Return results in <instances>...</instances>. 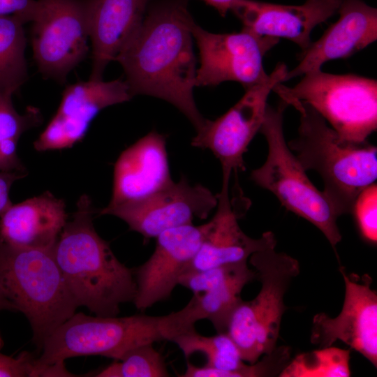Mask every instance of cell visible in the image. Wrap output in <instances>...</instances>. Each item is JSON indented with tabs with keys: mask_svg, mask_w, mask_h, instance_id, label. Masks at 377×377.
Listing matches in <instances>:
<instances>
[{
	"mask_svg": "<svg viewBox=\"0 0 377 377\" xmlns=\"http://www.w3.org/2000/svg\"><path fill=\"white\" fill-rule=\"evenodd\" d=\"M200 318L192 300L182 309L165 316H89L75 313L44 342L36 357L34 376L64 364L67 359L101 355L120 360L129 350L145 344L172 340L195 328Z\"/></svg>",
	"mask_w": 377,
	"mask_h": 377,
	"instance_id": "obj_3",
	"label": "cell"
},
{
	"mask_svg": "<svg viewBox=\"0 0 377 377\" xmlns=\"http://www.w3.org/2000/svg\"><path fill=\"white\" fill-rule=\"evenodd\" d=\"M288 105L283 100L267 105L260 132L267 142L264 164L252 171L251 179L271 191L288 210L304 218L325 236L335 250L341 240L338 215L323 191L313 186L283 133V113Z\"/></svg>",
	"mask_w": 377,
	"mask_h": 377,
	"instance_id": "obj_6",
	"label": "cell"
},
{
	"mask_svg": "<svg viewBox=\"0 0 377 377\" xmlns=\"http://www.w3.org/2000/svg\"><path fill=\"white\" fill-rule=\"evenodd\" d=\"M209 221L167 230L156 237L149 259L133 269L136 293L133 303L143 311L168 299L179 279L199 249L209 228Z\"/></svg>",
	"mask_w": 377,
	"mask_h": 377,
	"instance_id": "obj_15",
	"label": "cell"
},
{
	"mask_svg": "<svg viewBox=\"0 0 377 377\" xmlns=\"http://www.w3.org/2000/svg\"><path fill=\"white\" fill-rule=\"evenodd\" d=\"M350 350L332 346L297 355L290 360L280 377H348Z\"/></svg>",
	"mask_w": 377,
	"mask_h": 377,
	"instance_id": "obj_26",
	"label": "cell"
},
{
	"mask_svg": "<svg viewBox=\"0 0 377 377\" xmlns=\"http://www.w3.org/2000/svg\"><path fill=\"white\" fill-rule=\"evenodd\" d=\"M255 279V271L244 263L231 276L211 290L193 294L202 320H209L217 333L226 332L230 318L242 300V289Z\"/></svg>",
	"mask_w": 377,
	"mask_h": 377,
	"instance_id": "obj_23",
	"label": "cell"
},
{
	"mask_svg": "<svg viewBox=\"0 0 377 377\" xmlns=\"http://www.w3.org/2000/svg\"><path fill=\"white\" fill-rule=\"evenodd\" d=\"M26 172L0 171V215L10 206V191L15 182L26 176Z\"/></svg>",
	"mask_w": 377,
	"mask_h": 377,
	"instance_id": "obj_31",
	"label": "cell"
},
{
	"mask_svg": "<svg viewBox=\"0 0 377 377\" xmlns=\"http://www.w3.org/2000/svg\"><path fill=\"white\" fill-rule=\"evenodd\" d=\"M66 222L64 200L45 191L12 204L0 215V241L16 246L52 250Z\"/></svg>",
	"mask_w": 377,
	"mask_h": 377,
	"instance_id": "obj_20",
	"label": "cell"
},
{
	"mask_svg": "<svg viewBox=\"0 0 377 377\" xmlns=\"http://www.w3.org/2000/svg\"><path fill=\"white\" fill-rule=\"evenodd\" d=\"M337 13L339 19L302 52L298 64L288 71L284 82L321 69L329 61L348 58L376 40V8L362 0H340Z\"/></svg>",
	"mask_w": 377,
	"mask_h": 377,
	"instance_id": "obj_17",
	"label": "cell"
},
{
	"mask_svg": "<svg viewBox=\"0 0 377 377\" xmlns=\"http://www.w3.org/2000/svg\"><path fill=\"white\" fill-rule=\"evenodd\" d=\"M3 310H8L16 311L15 306L8 299L2 285L0 281V311ZM3 346V340L0 334V350Z\"/></svg>",
	"mask_w": 377,
	"mask_h": 377,
	"instance_id": "obj_33",
	"label": "cell"
},
{
	"mask_svg": "<svg viewBox=\"0 0 377 377\" xmlns=\"http://www.w3.org/2000/svg\"><path fill=\"white\" fill-rule=\"evenodd\" d=\"M92 202L82 195L53 248L56 261L77 306L95 316H117L120 305L133 302V269L115 256L93 223Z\"/></svg>",
	"mask_w": 377,
	"mask_h": 377,
	"instance_id": "obj_2",
	"label": "cell"
},
{
	"mask_svg": "<svg viewBox=\"0 0 377 377\" xmlns=\"http://www.w3.org/2000/svg\"><path fill=\"white\" fill-rule=\"evenodd\" d=\"M200 66L196 70L195 87L216 86L233 81L244 89L268 80L263 66L265 55L279 41L242 29L239 32L214 34L195 22L192 26Z\"/></svg>",
	"mask_w": 377,
	"mask_h": 377,
	"instance_id": "obj_11",
	"label": "cell"
},
{
	"mask_svg": "<svg viewBox=\"0 0 377 377\" xmlns=\"http://www.w3.org/2000/svg\"><path fill=\"white\" fill-rule=\"evenodd\" d=\"M288 70L278 64L267 80L245 89L244 96L215 120L206 119L191 145L209 149L219 159L223 175L245 170L244 155L263 124L267 99L276 86L284 82Z\"/></svg>",
	"mask_w": 377,
	"mask_h": 377,
	"instance_id": "obj_10",
	"label": "cell"
},
{
	"mask_svg": "<svg viewBox=\"0 0 377 377\" xmlns=\"http://www.w3.org/2000/svg\"><path fill=\"white\" fill-rule=\"evenodd\" d=\"M36 360V357L27 351L15 357L0 352V377L34 376Z\"/></svg>",
	"mask_w": 377,
	"mask_h": 377,
	"instance_id": "obj_29",
	"label": "cell"
},
{
	"mask_svg": "<svg viewBox=\"0 0 377 377\" xmlns=\"http://www.w3.org/2000/svg\"><path fill=\"white\" fill-rule=\"evenodd\" d=\"M23 21L17 15L0 16V94H13L28 77Z\"/></svg>",
	"mask_w": 377,
	"mask_h": 377,
	"instance_id": "obj_24",
	"label": "cell"
},
{
	"mask_svg": "<svg viewBox=\"0 0 377 377\" xmlns=\"http://www.w3.org/2000/svg\"><path fill=\"white\" fill-rule=\"evenodd\" d=\"M94 0H36L31 21L34 58L45 76L63 83L86 57Z\"/></svg>",
	"mask_w": 377,
	"mask_h": 377,
	"instance_id": "obj_9",
	"label": "cell"
},
{
	"mask_svg": "<svg viewBox=\"0 0 377 377\" xmlns=\"http://www.w3.org/2000/svg\"><path fill=\"white\" fill-rule=\"evenodd\" d=\"M150 0H94L90 31L89 80H101L114 59L141 25Z\"/></svg>",
	"mask_w": 377,
	"mask_h": 377,
	"instance_id": "obj_21",
	"label": "cell"
},
{
	"mask_svg": "<svg viewBox=\"0 0 377 377\" xmlns=\"http://www.w3.org/2000/svg\"><path fill=\"white\" fill-rule=\"evenodd\" d=\"M340 0H306L301 5H281L256 0H235L232 10L242 29L262 36L286 38L303 51L311 44L313 29L337 13Z\"/></svg>",
	"mask_w": 377,
	"mask_h": 377,
	"instance_id": "obj_16",
	"label": "cell"
},
{
	"mask_svg": "<svg viewBox=\"0 0 377 377\" xmlns=\"http://www.w3.org/2000/svg\"><path fill=\"white\" fill-rule=\"evenodd\" d=\"M12 94H0V171L26 172L17 154L20 136L41 122L39 110L30 107L24 114L15 110Z\"/></svg>",
	"mask_w": 377,
	"mask_h": 377,
	"instance_id": "obj_25",
	"label": "cell"
},
{
	"mask_svg": "<svg viewBox=\"0 0 377 377\" xmlns=\"http://www.w3.org/2000/svg\"><path fill=\"white\" fill-rule=\"evenodd\" d=\"M364 240L377 242V186L372 184L362 190L356 198L352 212Z\"/></svg>",
	"mask_w": 377,
	"mask_h": 377,
	"instance_id": "obj_28",
	"label": "cell"
},
{
	"mask_svg": "<svg viewBox=\"0 0 377 377\" xmlns=\"http://www.w3.org/2000/svg\"><path fill=\"white\" fill-rule=\"evenodd\" d=\"M275 246L258 251L249 257L261 288L255 298L237 304L226 329L242 359L250 364L276 347L286 309L285 294L300 274L299 262L286 253L276 252Z\"/></svg>",
	"mask_w": 377,
	"mask_h": 377,
	"instance_id": "obj_7",
	"label": "cell"
},
{
	"mask_svg": "<svg viewBox=\"0 0 377 377\" xmlns=\"http://www.w3.org/2000/svg\"><path fill=\"white\" fill-rule=\"evenodd\" d=\"M186 358L199 353L205 355L207 364L197 367L188 362L182 377H260L258 362L244 363L240 353L226 332L206 337L195 329L185 332L173 340Z\"/></svg>",
	"mask_w": 377,
	"mask_h": 377,
	"instance_id": "obj_22",
	"label": "cell"
},
{
	"mask_svg": "<svg viewBox=\"0 0 377 377\" xmlns=\"http://www.w3.org/2000/svg\"><path fill=\"white\" fill-rule=\"evenodd\" d=\"M172 182L165 136L151 131L126 149L117 158L112 197L107 207L141 200Z\"/></svg>",
	"mask_w": 377,
	"mask_h": 377,
	"instance_id": "obj_18",
	"label": "cell"
},
{
	"mask_svg": "<svg viewBox=\"0 0 377 377\" xmlns=\"http://www.w3.org/2000/svg\"><path fill=\"white\" fill-rule=\"evenodd\" d=\"M293 87L280 83L273 91L286 103L304 101L348 143L363 145L377 128V81L354 74L308 72Z\"/></svg>",
	"mask_w": 377,
	"mask_h": 377,
	"instance_id": "obj_8",
	"label": "cell"
},
{
	"mask_svg": "<svg viewBox=\"0 0 377 377\" xmlns=\"http://www.w3.org/2000/svg\"><path fill=\"white\" fill-rule=\"evenodd\" d=\"M36 0H0V16L17 15L25 24L31 21Z\"/></svg>",
	"mask_w": 377,
	"mask_h": 377,
	"instance_id": "obj_30",
	"label": "cell"
},
{
	"mask_svg": "<svg viewBox=\"0 0 377 377\" xmlns=\"http://www.w3.org/2000/svg\"><path fill=\"white\" fill-rule=\"evenodd\" d=\"M194 20L187 0L153 6L114 61L122 66L133 96L148 95L176 107L195 130L205 119L195 105L196 59L193 49Z\"/></svg>",
	"mask_w": 377,
	"mask_h": 377,
	"instance_id": "obj_1",
	"label": "cell"
},
{
	"mask_svg": "<svg viewBox=\"0 0 377 377\" xmlns=\"http://www.w3.org/2000/svg\"><path fill=\"white\" fill-rule=\"evenodd\" d=\"M222 177L221 190L217 194L216 212L209 221V230L199 249L184 273L247 262L253 253L276 244L275 235L270 231L258 239L250 237L242 231L238 223L239 214L229 195L230 176Z\"/></svg>",
	"mask_w": 377,
	"mask_h": 377,
	"instance_id": "obj_19",
	"label": "cell"
},
{
	"mask_svg": "<svg viewBox=\"0 0 377 377\" xmlns=\"http://www.w3.org/2000/svg\"><path fill=\"white\" fill-rule=\"evenodd\" d=\"M218 202L217 194L201 184H191L185 177L137 202L105 207L99 215H112L145 239L189 224L195 218L206 219Z\"/></svg>",
	"mask_w": 377,
	"mask_h": 377,
	"instance_id": "obj_12",
	"label": "cell"
},
{
	"mask_svg": "<svg viewBox=\"0 0 377 377\" xmlns=\"http://www.w3.org/2000/svg\"><path fill=\"white\" fill-rule=\"evenodd\" d=\"M345 296L341 312L334 318L318 313L313 318L311 342L319 348L339 340L377 367V293L367 274L348 273L341 267Z\"/></svg>",
	"mask_w": 377,
	"mask_h": 377,
	"instance_id": "obj_13",
	"label": "cell"
},
{
	"mask_svg": "<svg viewBox=\"0 0 377 377\" xmlns=\"http://www.w3.org/2000/svg\"><path fill=\"white\" fill-rule=\"evenodd\" d=\"M169 374L163 357L151 343L129 350L94 376L167 377Z\"/></svg>",
	"mask_w": 377,
	"mask_h": 377,
	"instance_id": "obj_27",
	"label": "cell"
},
{
	"mask_svg": "<svg viewBox=\"0 0 377 377\" xmlns=\"http://www.w3.org/2000/svg\"><path fill=\"white\" fill-rule=\"evenodd\" d=\"M132 95L126 81L78 82L63 92L59 108L38 138L39 151L70 148L85 135L95 117L104 108L128 101Z\"/></svg>",
	"mask_w": 377,
	"mask_h": 377,
	"instance_id": "obj_14",
	"label": "cell"
},
{
	"mask_svg": "<svg viewBox=\"0 0 377 377\" xmlns=\"http://www.w3.org/2000/svg\"><path fill=\"white\" fill-rule=\"evenodd\" d=\"M287 104L300 114L298 134L289 148L306 171L320 175L323 192L338 216L351 213L360 193L376 180V147L345 142L308 103L290 100Z\"/></svg>",
	"mask_w": 377,
	"mask_h": 377,
	"instance_id": "obj_4",
	"label": "cell"
},
{
	"mask_svg": "<svg viewBox=\"0 0 377 377\" xmlns=\"http://www.w3.org/2000/svg\"><path fill=\"white\" fill-rule=\"evenodd\" d=\"M207 4L214 8L221 15L225 16L230 10L235 0H202Z\"/></svg>",
	"mask_w": 377,
	"mask_h": 377,
	"instance_id": "obj_32",
	"label": "cell"
},
{
	"mask_svg": "<svg viewBox=\"0 0 377 377\" xmlns=\"http://www.w3.org/2000/svg\"><path fill=\"white\" fill-rule=\"evenodd\" d=\"M0 281L16 311L28 320L38 350L78 308L53 249L20 247L0 241Z\"/></svg>",
	"mask_w": 377,
	"mask_h": 377,
	"instance_id": "obj_5",
	"label": "cell"
}]
</instances>
